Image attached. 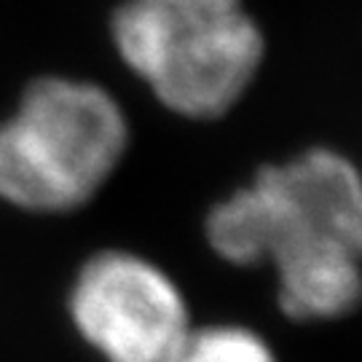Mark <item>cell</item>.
<instances>
[{
  "instance_id": "cell-1",
  "label": "cell",
  "mask_w": 362,
  "mask_h": 362,
  "mask_svg": "<svg viewBox=\"0 0 362 362\" xmlns=\"http://www.w3.org/2000/svg\"><path fill=\"white\" fill-rule=\"evenodd\" d=\"M132 145L127 107L100 81L43 73L0 118V202L70 215L113 180Z\"/></svg>"
},
{
  "instance_id": "cell-2",
  "label": "cell",
  "mask_w": 362,
  "mask_h": 362,
  "mask_svg": "<svg viewBox=\"0 0 362 362\" xmlns=\"http://www.w3.org/2000/svg\"><path fill=\"white\" fill-rule=\"evenodd\" d=\"M107 35L156 103L188 121L231 113L266 59L245 0H118Z\"/></svg>"
},
{
  "instance_id": "cell-3",
  "label": "cell",
  "mask_w": 362,
  "mask_h": 362,
  "mask_svg": "<svg viewBox=\"0 0 362 362\" xmlns=\"http://www.w3.org/2000/svg\"><path fill=\"white\" fill-rule=\"evenodd\" d=\"M204 236L220 260L269 266L298 245L333 242L362 255V169L333 148L269 164L212 204Z\"/></svg>"
},
{
  "instance_id": "cell-4",
  "label": "cell",
  "mask_w": 362,
  "mask_h": 362,
  "mask_svg": "<svg viewBox=\"0 0 362 362\" xmlns=\"http://www.w3.org/2000/svg\"><path fill=\"white\" fill-rule=\"evenodd\" d=\"M70 320L105 362H172L194 320L180 285L132 250H100L78 269Z\"/></svg>"
},
{
  "instance_id": "cell-5",
  "label": "cell",
  "mask_w": 362,
  "mask_h": 362,
  "mask_svg": "<svg viewBox=\"0 0 362 362\" xmlns=\"http://www.w3.org/2000/svg\"><path fill=\"white\" fill-rule=\"evenodd\" d=\"M269 266L276 272V306L293 322H336L362 306V255L349 247H290Z\"/></svg>"
},
{
  "instance_id": "cell-6",
  "label": "cell",
  "mask_w": 362,
  "mask_h": 362,
  "mask_svg": "<svg viewBox=\"0 0 362 362\" xmlns=\"http://www.w3.org/2000/svg\"><path fill=\"white\" fill-rule=\"evenodd\" d=\"M172 362H279L258 330L236 322L191 327Z\"/></svg>"
},
{
  "instance_id": "cell-7",
  "label": "cell",
  "mask_w": 362,
  "mask_h": 362,
  "mask_svg": "<svg viewBox=\"0 0 362 362\" xmlns=\"http://www.w3.org/2000/svg\"><path fill=\"white\" fill-rule=\"evenodd\" d=\"M360 169H362V167H360Z\"/></svg>"
}]
</instances>
